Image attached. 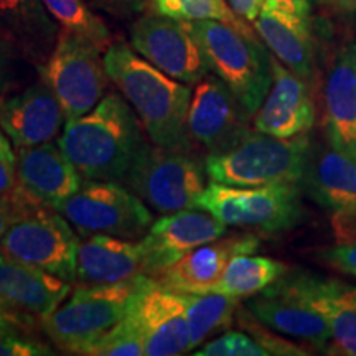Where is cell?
I'll list each match as a JSON object with an SVG mask.
<instances>
[{
	"instance_id": "cell-1",
	"label": "cell",
	"mask_w": 356,
	"mask_h": 356,
	"mask_svg": "<svg viewBox=\"0 0 356 356\" xmlns=\"http://www.w3.org/2000/svg\"><path fill=\"white\" fill-rule=\"evenodd\" d=\"M149 142L126 97L108 92L86 114L66 121L56 144L84 180L122 184Z\"/></svg>"
},
{
	"instance_id": "cell-2",
	"label": "cell",
	"mask_w": 356,
	"mask_h": 356,
	"mask_svg": "<svg viewBox=\"0 0 356 356\" xmlns=\"http://www.w3.org/2000/svg\"><path fill=\"white\" fill-rule=\"evenodd\" d=\"M104 66L111 81L139 115L150 142L163 149L191 152L186 127L193 92L190 84L155 68L126 43L113 42L106 50Z\"/></svg>"
},
{
	"instance_id": "cell-3",
	"label": "cell",
	"mask_w": 356,
	"mask_h": 356,
	"mask_svg": "<svg viewBox=\"0 0 356 356\" xmlns=\"http://www.w3.org/2000/svg\"><path fill=\"white\" fill-rule=\"evenodd\" d=\"M3 198L12 204L15 220L3 236L0 254L76 282L79 238L70 221L17 185Z\"/></svg>"
},
{
	"instance_id": "cell-4",
	"label": "cell",
	"mask_w": 356,
	"mask_h": 356,
	"mask_svg": "<svg viewBox=\"0 0 356 356\" xmlns=\"http://www.w3.org/2000/svg\"><path fill=\"white\" fill-rule=\"evenodd\" d=\"M188 24L208 70L233 91L249 115H254L273 83L270 55L257 35H246L216 20Z\"/></svg>"
},
{
	"instance_id": "cell-5",
	"label": "cell",
	"mask_w": 356,
	"mask_h": 356,
	"mask_svg": "<svg viewBox=\"0 0 356 356\" xmlns=\"http://www.w3.org/2000/svg\"><path fill=\"white\" fill-rule=\"evenodd\" d=\"M139 277L109 286H81L42 322V330L58 350L70 355L81 351L111 330L127 314L137 297L152 282Z\"/></svg>"
},
{
	"instance_id": "cell-6",
	"label": "cell",
	"mask_w": 356,
	"mask_h": 356,
	"mask_svg": "<svg viewBox=\"0 0 356 356\" xmlns=\"http://www.w3.org/2000/svg\"><path fill=\"white\" fill-rule=\"evenodd\" d=\"M310 150L307 134L280 139L249 131L231 149L208 155L204 168L210 181L233 186L300 184Z\"/></svg>"
},
{
	"instance_id": "cell-7",
	"label": "cell",
	"mask_w": 356,
	"mask_h": 356,
	"mask_svg": "<svg viewBox=\"0 0 356 356\" xmlns=\"http://www.w3.org/2000/svg\"><path fill=\"white\" fill-rule=\"evenodd\" d=\"M302 193L299 184L233 186L210 181L198 197L197 208L211 213L226 226L280 233L304 220Z\"/></svg>"
},
{
	"instance_id": "cell-8",
	"label": "cell",
	"mask_w": 356,
	"mask_h": 356,
	"mask_svg": "<svg viewBox=\"0 0 356 356\" xmlns=\"http://www.w3.org/2000/svg\"><path fill=\"white\" fill-rule=\"evenodd\" d=\"M207 178L204 160L149 142L122 184L147 207L168 215L197 208V200L207 188Z\"/></svg>"
},
{
	"instance_id": "cell-9",
	"label": "cell",
	"mask_w": 356,
	"mask_h": 356,
	"mask_svg": "<svg viewBox=\"0 0 356 356\" xmlns=\"http://www.w3.org/2000/svg\"><path fill=\"white\" fill-rule=\"evenodd\" d=\"M38 73L63 108L66 121L95 108L109 84L101 50L63 29L58 32L48 60L38 66Z\"/></svg>"
},
{
	"instance_id": "cell-10",
	"label": "cell",
	"mask_w": 356,
	"mask_h": 356,
	"mask_svg": "<svg viewBox=\"0 0 356 356\" xmlns=\"http://www.w3.org/2000/svg\"><path fill=\"white\" fill-rule=\"evenodd\" d=\"M58 211L81 236L140 239L152 226V213L147 204L121 181L84 180L81 188Z\"/></svg>"
},
{
	"instance_id": "cell-11",
	"label": "cell",
	"mask_w": 356,
	"mask_h": 356,
	"mask_svg": "<svg viewBox=\"0 0 356 356\" xmlns=\"http://www.w3.org/2000/svg\"><path fill=\"white\" fill-rule=\"evenodd\" d=\"M131 43L149 63L180 83L197 84L210 71L186 20L147 13L134 22Z\"/></svg>"
},
{
	"instance_id": "cell-12",
	"label": "cell",
	"mask_w": 356,
	"mask_h": 356,
	"mask_svg": "<svg viewBox=\"0 0 356 356\" xmlns=\"http://www.w3.org/2000/svg\"><path fill=\"white\" fill-rule=\"evenodd\" d=\"M249 115L233 91L215 74H207L191 92L188 119L190 139L210 154L225 152L246 134Z\"/></svg>"
},
{
	"instance_id": "cell-13",
	"label": "cell",
	"mask_w": 356,
	"mask_h": 356,
	"mask_svg": "<svg viewBox=\"0 0 356 356\" xmlns=\"http://www.w3.org/2000/svg\"><path fill=\"white\" fill-rule=\"evenodd\" d=\"M228 226L200 208L173 211L152 222L144 238V274L157 277L190 251L220 239Z\"/></svg>"
},
{
	"instance_id": "cell-14",
	"label": "cell",
	"mask_w": 356,
	"mask_h": 356,
	"mask_svg": "<svg viewBox=\"0 0 356 356\" xmlns=\"http://www.w3.org/2000/svg\"><path fill=\"white\" fill-rule=\"evenodd\" d=\"M71 292V284L38 267L0 254V314L40 323Z\"/></svg>"
},
{
	"instance_id": "cell-15",
	"label": "cell",
	"mask_w": 356,
	"mask_h": 356,
	"mask_svg": "<svg viewBox=\"0 0 356 356\" xmlns=\"http://www.w3.org/2000/svg\"><path fill=\"white\" fill-rule=\"evenodd\" d=\"M277 282L322 315L337 353L356 356V286L304 273H286Z\"/></svg>"
},
{
	"instance_id": "cell-16",
	"label": "cell",
	"mask_w": 356,
	"mask_h": 356,
	"mask_svg": "<svg viewBox=\"0 0 356 356\" xmlns=\"http://www.w3.org/2000/svg\"><path fill=\"white\" fill-rule=\"evenodd\" d=\"M270 68L273 83L254 114V131L280 139L305 136L315 122V106L307 81L274 55H270Z\"/></svg>"
},
{
	"instance_id": "cell-17",
	"label": "cell",
	"mask_w": 356,
	"mask_h": 356,
	"mask_svg": "<svg viewBox=\"0 0 356 356\" xmlns=\"http://www.w3.org/2000/svg\"><path fill=\"white\" fill-rule=\"evenodd\" d=\"M300 188L345 226L356 220V160L333 147L312 145Z\"/></svg>"
},
{
	"instance_id": "cell-18",
	"label": "cell",
	"mask_w": 356,
	"mask_h": 356,
	"mask_svg": "<svg viewBox=\"0 0 356 356\" xmlns=\"http://www.w3.org/2000/svg\"><path fill=\"white\" fill-rule=\"evenodd\" d=\"M84 178L55 142L17 149V186L50 208H58L81 188Z\"/></svg>"
},
{
	"instance_id": "cell-19",
	"label": "cell",
	"mask_w": 356,
	"mask_h": 356,
	"mask_svg": "<svg viewBox=\"0 0 356 356\" xmlns=\"http://www.w3.org/2000/svg\"><path fill=\"white\" fill-rule=\"evenodd\" d=\"M137 315L144 337V356H177L191 350L185 293L154 280L142 293Z\"/></svg>"
},
{
	"instance_id": "cell-20",
	"label": "cell",
	"mask_w": 356,
	"mask_h": 356,
	"mask_svg": "<svg viewBox=\"0 0 356 356\" xmlns=\"http://www.w3.org/2000/svg\"><path fill=\"white\" fill-rule=\"evenodd\" d=\"M63 124L65 111L42 79L0 102V127L15 149L56 139Z\"/></svg>"
},
{
	"instance_id": "cell-21",
	"label": "cell",
	"mask_w": 356,
	"mask_h": 356,
	"mask_svg": "<svg viewBox=\"0 0 356 356\" xmlns=\"http://www.w3.org/2000/svg\"><path fill=\"white\" fill-rule=\"evenodd\" d=\"M256 234H238L203 244L159 274L160 286L181 293L210 292L221 279L226 266L239 254H252L259 248Z\"/></svg>"
},
{
	"instance_id": "cell-22",
	"label": "cell",
	"mask_w": 356,
	"mask_h": 356,
	"mask_svg": "<svg viewBox=\"0 0 356 356\" xmlns=\"http://www.w3.org/2000/svg\"><path fill=\"white\" fill-rule=\"evenodd\" d=\"M246 309L261 325L282 335L297 338L325 348L332 341V332L325 318L304 300L284 289L275 280L246 302Z\"/></svg>"
},
{
	"instance_id": "cell-23",
	"label": "cell",
	"mask_w": 356,
	"mask_h": 356,
	"mask_svg": "<svg viewBox=\"0 0 356 356\" xmlns=\"http://www.w3.org/2000/svg\"><path fill=\"white\" fill-rule=\"evenodd\" d=\"M252 25L257 37L280 63L309 83L315 71V42L310 17H302L264 0L262 10Z\"/></svg>"
},
{
	"instance_id": "cell-24",
	"label": "cell",
	"mask_w": 356,
	"mask_h": 356,
	"mask_svg": "<svg viewBox=\"0 0 356 356\" xmlns=\"http://www.w3.org/2000/svg\"><path fill=\"white\" fill-rule=\"evenodd\" d=\"M144 248L137 239L91 234L79 241L76 282L81 286H109L144 274Z\"/></svg>"
},
{
	"instance_id": "cell-25",
	"label": "cell",
	"mask_w": 356,
	"mask_h": 356,
	"mask_svg": "<svg viewBox=\"0 0 356 356\" xmlns=\"http://www.w3.org/2000/svg\"><path fill=\"white\" fill-rule=\"evenodd\" d=\"M325 129L333 149L356 160V68L353 47H341L325 79Z\"/></svg>"
},
{
	"instance_id": "cell-26",
	"label": "cell",
	"mask_w": 356,
	"mask_h": 356,
	"mask_svg": "<svg viewBox=\"0 0 356 356\" xmlns=\"http://www.w3.org/2000/svg\"><path fill=\"white\" fill-rule=\"evenodd\" d=\"M58 32L56 20L42 0H0V35L33 65L48 60Z\"/></svg>"
},
{
	"instance_id": "cell-27",
	"label": "cell",
	"mask_w": 356,
	"mask_h": 356,
	"mask_svg": "<svg viewBox=\"0 0 356 356\" xmlns=\"http://www.w3.org/2000/svg\"><path fill=\"white\" fill-rule=\"evenodd\" d=\"M287 273L284 262L270 257L239 254L229 261L225 273L210 292L243 299L251 297L273 286L275 280Z\"/></svg>"
},
{
	"instance_id": "cell-28",
	"label": "cell",
	"mask_w": 356,
	"mask_h": 356,
	"mask_svg": "<svg viewBox=\"0 0 356 356\" xmlns=\"http://www.w3.org/2000/svg\"><path fill=\"white\" fill-rule=\"evenodd\" d=\"M190 348L195 350L207 338L228 328L238 309V299L218 292L185 293Z\"/></svg>"
},
{
	"instance_id": "cell-29",
	"label": "cell",
	"mask_w": 356,
	"mask_h": 356,
	"mask_svg": "<svg viewBox=\"0 0 356 356\" xmlns=\"http://www.w3.org/2000/svg\"><path fill=\"white\" fill-rule=\"evenodd\" d=\"M42 2L60 29L88 40L101 51H106L113 44V35L108 25L91 10L86 0H42Z\"/></svg>"
},
{
	"instance_id": "cell-30",
	"label": "cell",
	"mask_w": 356,
	"mask_h": 356,
	"mask_svg": "<svg viewBox=\"0 0 356 356\" xmlns=\"http://www.w3.org/2000/svg\"><path fill=\"white\" fill-rule=\"evenodd\" d=\"M155 10L178 20H216L246 35H257L226 0H155Z\"/></svg>"
},
{
	"instance_id": "cell-31",
	"label": "cell",
	"mask_w": 356,
	"mask_h": 356,
	"mask_svg": "<svg viewBox=\"0 0 356 356\" xmlns=\"http://www.w3.org/2000/svg\"><path fill=\"white\" fill-rule=\"evenodd\" d=\"M142 293L137 297V300L134 302L132 307L129 309L127 314L124 315L121 322L115 323L111 330L104 333V335H101L97 340L92 341L91 345H88L86 348L81 351V355L84 356H140L144 355V337H142L139 315H137V305H139Z\"/></svg>"
},
{
	"instance_id": "cell-32",
	"label": "cell",
	"mask_w": 356,
	"mask_h": 356,
	"mask_svg": "<svg viewBox=\"0 0 356 356\" xmlns=\"http://www.w3.org/2000/svg\"><path fill=\"white\" fill-rule=\"evenodd\" d=\"M35 323L0 315V356H47L55 355L33 330Z\"/></svg>"
},
{
	"instance_id": "cell-33",
	"label": "cell",
	"mask_w": 356,
	"mask_h": 356,
	"mask_svg": "<svg viewBox=\"0 0 356 356\" xmlns=\"http://www.w3.org/2000/svg\"><path fill=\"white\" fill-rule=\"evenodd\" d=\"M197 356H269L270 353L256 338L241 332H226L211 340L202 350L195 351Z\"/></svg>"
},
{
	"instance_id": "cell-34",
	"label": "cell",
	"mask_w": 356,
	"mask_h": 356,
	"mask_svg": "<svg viewBox=\"0 0 356 356\" xmlns=\"http://www.w3.org/2000/svg\"><path fill=\"white\" fill-rule=\"evenodd\" d=\"M17 185V152L12 140L0 127V198L15 188Z\"/></svg>"
},
{
	"instance_id": "cell-35",
	"label": "cell",
	"mask_w": 356,
	"mask_h": 356,
	"mask_svg": "<svg viewBox=\"0 0 356 356\" xmlns=\"http://www.w3.org/2000/svg\"><path fill=\"white\" fill-rule=\"evenodd\" d=\"M323 261L341 270V273L356 277V241L341 243L323 252Z\"/></svg>"
},
{
	"instance_id": "cell-36",
	"label": "cell",
	"mask_w": 356,
	"mask_h": 356,
	"mask_svg": "<svg viewBox=\"0 0 356 356\" xmlns=\"http://www.w3.org/2000/svg\"><path fill=\"white\" fill-rule=\"evenodd\" d=\"M92 6L115 17H132L147 12L155 6V0H89Z\"/></svg>"
},
{
	"instance_id": "cell-37",
	"label": "cell",
	"mask_w": 356,
	"mask_h": 356,
	"mask_svg": "<svg viewBox=\"0 0 356 356\" xmlns=\"http://www.w3.org/2000/svg\"><path fill=\"white\" fill-rule=\"evenodd\" d=\"M228 3L244 20L254 22L262 10L264 0H228Z\"/></svg>"
},
{
	"instance_id": "cell-38",
	"label": "cell",
	"mask_w": 356,
	"mask_h": 356,
	"mask_svg": "<svg viewBox=\"0 0 356 356\" xmlns=\"http://www.w3.org/2000/svg\"><path fill=\"white\" fill-rule=\"evenodd\" d=\"M269 2L277 3V6L299 13L302 17H310L312 7H314V0H269Z\"/></svg>"
},
{
	"instance_id": "cell-39",
	"label": "cell",
	"mask_w": 356,
	"mask_h": 356,
	"mask_svg": "<svg viewBox=\"0 0 356 356\" xmlns=\"http://www.w3.org/2000/svg\"><path fill=\"white\" fill-rule=\"evenodd\" d=\"M13 220H15V211H13L12 204L6 198H0V246H2L3 236L10 228Z\"/></svg>"
},
{
	"instance_id": "cell-40",
	"label": "cell",
	"mask_w": 356,
	"mask_h": 356,
	"mask_svg": "<svg viewBox=\"0 0 356 356\" xmlns=\"http://www.w3.org/2000/svg\"><path fill=\"white\" fill-rule=\"evenodd\" d=\"M338 10L345 13H356V0H333Z\"/></svg>"
},
{
	"instance_id": "cell-41",
	"label": "cell",
	"mask_w": 356,
	"mask_h": 356,
	"mask_svg": "<svg viewBox=\"0 0 356 356\" xmlns=\"http://www.w3.org/2000/svg\"><path fill=\"white\" fill-rule=\"evenodd\" d=\"M353 61H355V68H356V43H355V47H353Z\"/></svg>"
},
{
	"instance_id": "cell-42",
	"label": "cell",
	"mask_w": 356,
	"mask_h": 356,
	"mask_svg": "<svg viewBox=\"0 0 356 356\" xmlns=\"http://www.w3.org/2000/svg\"><path fill=\"white\" fill-rule=\"evenodd\" d=\"M0 315H2V314H0Z\"/></svg>"
}]
</instances>
